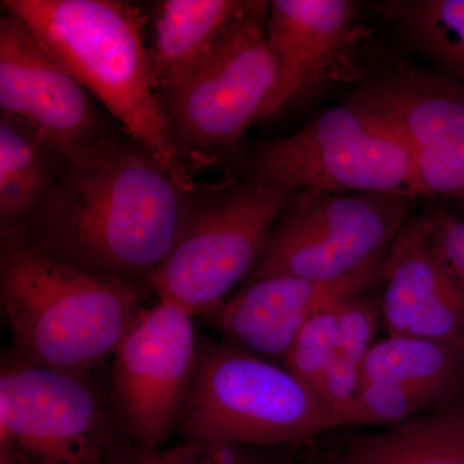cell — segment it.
<instances>
[{"mask_svg":"<svg viewBox=\"0 0 464 464\" xmlns=\"http://www.w3.org/2000/svg\"><path fill=\"white\" fill-rule=\"evenodd\" d=\"M192 191L121 130L85 157L63 159L17 241L88 273L146 286L176 244Z\"/></svg>","mask_w":464,"mask_h":464,"instance_id":"obj_1","label":"cell"},{"mask_svg":"<svg viewBox=\"0 0 464 464\" xmlns=\"http://www.w3.org/2000/svg\"><path fill=\"white\" fill-rule=\"evenodd\" d=\"M146 290L65 264L25 241L2 243L0 302L12 350L34 364L96 373L148 308Z\"/></svg>","mask_w":464,"mask_h":464,"instance_id":"obj_2","label":"cell"},{"mask_svg":"<svg viewBox=\"0 0 464 464\" xmlns=\"http://www.w3.org/2000/svg\"><path fill=\"white\" fill-rule=\"evenodd\" d=\"M2 5L186 190L197 188L161 108L141 8L121 0H3Z\"/></svg>","mask_w":464,"mask_h":464,"instance_id":"obj_3","label":"cell"},{"mask_svg":"<svg viewBox=\"0 0 464 464\" xmlns=\"http://www.w3.org/2000/svg\"><path fill=\"white\" fill-rule=\"evenodd\" d=\"M292 194L237 173L197 185L176 244L146 286L194 317L215 315L252 273Z\"/></svg>","mask_w":464,"mask_h":464,"instance_id":"obj_4","label":"cell"},{"mask_svg":"<svg viewBox=\"0 0 464 464\" xmlns=\"http://www.w3.org/2000/svg\"><path fill=\"white\" fill-rule=\"evenodd\" d=\"M268 3H244L199 65L159 93L174 145L191 173L232 163L246 130L265 121L279 81L266 41Z\"/></svg>","mask_w":464,"mask_h":464,"instance_id":"obj_5","label":"cell"},{"mask_svg":"<svg viewBox=\"0 0 464 464\" xmlns=\"http://www.w3.org/2000/svg\"><path fill=\"white\" fill-rule=\"evenodd\" d=\"M340 429L285 366L226 342H199L197 369L177 435L188 441L298 447Z\"/></svg>","mask_w":464,"mask_h":464,"instance_id":"obj_6","label":"cell"},{"mask_svg":"<svg viewBox=\"0 0 464 464\" xmlns=\"http://www.w3.org/2000/svg\"><path fill=\"white\" fill-rule=\"evenodd\" d=\"M93 378L8 351L0 366V457L14 464L130 463L139 449Z\"/></svg>","mask_w":464,"mask_h":464,"instance_id":"obj_7","label":"cell"},{"mask_svg":"<svg viewBox=\"0 0 464 464\" xmlns=\"http://www.w3.org/2000/svg\"><path fill=\"white\" fill-rule=\"evenodd\" d=\"M237 174L292 191L400 194L420 199L405 142L362 110H324L295 133L261 143L237 163Z\"/></svg>","mask_w":464,"mask_h":464,"instance_id":"obj_8","label":"cell"},{"mask_svg":"<svg viewBox=\"0 0 464 464\" xmlns=\"http://www.w3.org/2000/svg\"><path fill=\"white\" fill-rule=\"evenodd\" d=\"M415 201L400 194L293 191L244 283L274 275L319 282L353 276L386 257Z\"/></svg>","mask_w":464,"mask_h":464,"instance_id":"obj_9","label":"cell"},{"mask_svg":"<svg viewBox=\"0 0 464 464\" xmlns=\"http://www.w3.org/2000/svg\"><path fill=\"white\" fill-rule=\"evenodd\" d=\"M346 102L398 134L418 198L464 216V85L433 67L396 65L366 78Z\"/></svg>","mask_w":464,"mask_h":464,"instance_id":"obj_10","label":"cell"},{"mask_svg":"<svg viewBox=\"0 0 464 464\" xmlns=\"http://www.w3.org/2000/svg\"><path fill=\"white\" fill-rule=\"evenodd\" d=\"M194 319L183 308L158 301L112 356L110 402L139 450L164 447L177 433L199 353Z\"/></svg>","mask_w":464,"mask_h":464,"instance_id":"obj_11","label":"cell"},{"mask_svg":"<svg viewBox=\"0 0 464 464\" xmlns=\"http://www.w3.org/2000/svg\"><path fill=\"white\" fill-rule=\"evenodd\" d=\"M0 115L32 128L66 160L85 157L118 132L90 92L8 11L0 17Z\"/></svg>","mask_w":464,"mask_h":464,"instance_id":"obj_12","label":"cell"},{"mask_svg":"<svg viewBox=\"0 0 464 464\" xmlns=\"http://www.w3.org/2000/svg\"><path fill=\"white\" fill-rule=\"evenodd\" d=\"M369 30L351 0H274L266 41L279 66L265 121L325 85L364 82Z\"/></svg>","mask_w":464,"mask_h":464,"instance_id":"obj_13","label":"cell"},{"mask_svg":"<svg viewBox=\"0 0 464 464\" xmlns=\"http://www.w3.org/2000/svg\"><path fill=\"white\" fill-rule=\"evenodd\" d=\"M384 259L334 282L274 275L244 283L209 319L226 343L284 366L302 326L368 292L381 279Z\"/></svg>","mask_w":464,"mask_h":464,"instance_id":"obj_14","label":"cell"},{"mask_svg":"<svg viewBox=\"0 0 464 464\" xmlns=\"http://www.w3.org/2000/svg\"><path fill=\"white\" fill-rule=\"evenodd\" d=\"M381 283L387 334L464 347V290L436 255L420 215L411 216L391 243Z\"/></svg>","mask_w":464,"mask_h":464,"instance_id":"obj_15","label":"cell"},{"mask_svg":"<svg viewBox=\"0 0 464 464\" xmlns=\"http://www.w3.org/2000/svg\"><path fill=\"white\" fill-rule=\"evenodd\" d=\"M298 451L304 464H464V386L404 422L335 429Z\"/></svg>","mask_w":464,"mask_h":464,"instance_id":"obj_16","label":"cell"},{"mask_svg":"<svg viewBox=\"0 0 464 464\" xmlns=\"http://www.w3.org/2000/svg\"><path fill=\"white\" fill-rule=\"evenodd\" d=\"M241 0H163L152 7L150 48L158 94L195 69L243 8Z\"/></svg>","mask_w":464,"mask_h":464,"instance_id":"obj_17","label":"cell"},{"mask_svg":"<svg viewBox=\"0 0 464 464\" xmlns=\"http://www.w3.org/2000/svg\"><path fill=\"white\" fill-rule=\"evenodd\" d=\"M63 161V155L32 128L0 115L2 243L23 239Z\"/></svg>","mask_w":464,"mask_h":464,"instance_id":"obj_18","label":"cell"},{"mask_svg":"<svg viewBox=\"0 0 464 464\" xmlns=\"http://www.w3.org/2000/svg\"><path fill=\"white\" fill-rule=\"evenodd\" d=\"M377 12L433 69L464 85V0H389Z\"/></svg>","mask_w":464,"mask_h":464,"instance_id":"obj_19","label":"cell"},{"mask_svg":"<svg viewBox=\"0 0 464 464\" xmlns=\"http://www.w3.org/2000/svg\"><path fill=\"white\" fill-rule=\"evenodd\" d=\"M420 384L454 395L464 386V347L429 338L389 335L371 347L362 382Z\"/></svg>","mask_w":464,"mask_h":464,"instance_id":"obj_20","label":"cell"},{"mask_svg":"<svg viewBox=\"0 0 464 464\" xmlns=\"http://www.w3.org/2000/svg\"><path fill=\"white\" fill-rule=\"evenodd\" d=\"M451 396L445 391L420 384L391 381L362 382L353 427L404 422L447 401Z\"/></svg>","mask_w":464,"mask_h":464,"instance_id":"obj_21","label":"cell"},{"mask_svg":"<svg viewBox=\"0 0 464 464\" xmlns=\"http://www.w3.org/2000/svg\"><path fill=\"white\" fill-rule=\"evenodd\" d=\"M128 464H304L298 447L259 448L181 440L172 447L137 450Z\"/></svg>","mask_w":464,"mask_h":464,"instance_id":"obj_22","label":"cell"},{"mask_svg":"<svg viewBox=\"0 0 464 464\" xmlns=\"http://www.w3.org/2000/svg\"><path fill=\"white\" fill-rule=\"evenodd\" d=\"M338 306L317 314L302 326L284 364L315 395L326 368L340 353Z\"/></svg>","mask_w":464,"mask_h":464,"instance_id":"obj_23","label":"cell"},{"mask_svg":"<svg viewBox=\"0 0 464 464\" xmlns=\"http://www.w3.org/2000/svg\"><path fill=\"white\" fill-rule=\"evenodd\" d=\"M380 320V299L369 297L366 292L342 302L338 306L341 355L362 368L366 353L374 344Z\"/></svg>","mask_w":464,"mask_h":464,"instance_id":"obj_24","label":"cell"},{"mask_svg":"<svg viewBox=\"0 0 464 464\" xmlns=\"http://www.w3.org/2000/svg\"><path fill=\"white\" fill-rule=\"evenodd\" d=\"M420 217L436 255L464 290V216L436 203Z\"/></svg>","mask_w":464,"mask_h":464,"instance_id":"obj_25","label":"cell"},{"mask_svg":"<svg viewBox=\"0 0 464 464\" xmlns=\"http://www.w3.org/2000/svg\"><path fill=\"white\" fill-rule=\"evenodd\" d=\"M362 386V368L340 353L326 368L317 390V398L337 420L340 429L355 424L357 400Z\"/></svg>","mask_w":464,"mask_h":464,"instance_id":"obj_26","label":"cell"},{"mask_svg":"<svg viewBox=\"0 0 464 464\" xmlns=\"http://www.w3.org/2000/svg\"><path fill=\"white\" fill-rule=\"evenodd\" d=\"M0 464H14V462H11L8 458L0 457Z\"/></svg>","mask_w":464,"mask_h":464,"instance_id":"obj_27","label":"cell"}]
</instances>
